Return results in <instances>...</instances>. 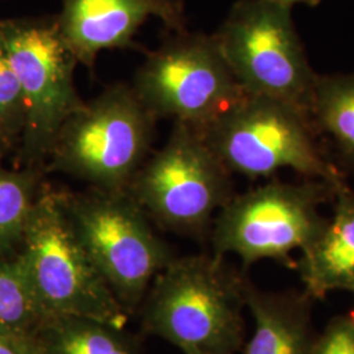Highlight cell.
<instances>
[{"label":"cell","mask_w":354,"mask_h":354,"mask_svg":"<svg viewBox=\"0 0 354 354\" xmlns=\"http://www.w3.org/2000/svg\"><path fill=\"white\" fill-rule=\"evenodd\" d=\"M245 281L225 257H174L140 304L143 330L183 354H236L244 345Z\"/></svg>","instance_id":"6da1fadb"},{"label":"cell","mask_w":354,"mask_h":354,"mask_svg":"<svg viewBox=\"0 0 354 354\" xmlns=\"http://www.w3.org/2000/svg\"><path fill=\"white\" fill-rule=\"evenodd\" d=\"M19 256L44 317H84L125 327L127 314L79 239L64 192L44 183Z\"/></svg>","instance_id":"7a4b0ae2"},{"label":"cell","mask_w":354,"mask_h":354,"mask_svg":"<svg viewBox=\"0 0 354 354\" xmlns=\"http://www.w3.org/2000/svg\"><path fill=\"white\" fill-rule=\"evenodd\" d=\"M156 121L133 86L112 84L66 120L45 171L80 178L91 188L127 190L149 156Z\"/></svg>","instance_id":"3957f363"},{"label":"cell","mask_w":354,"mask_h":354,"mask_svg":"<svg viewBox=\"0 0 354 354\" xmlns=\"http://www.w3.org/2000/svg\"><path fill=\"white\" fill-rule=\"evenodd\" d=\"M315 131L311 117L297 106L244 93L198 133L231 174L261 178L289 168L308 178L342 183Z\"/></svg>","instance_id":"277c9868"},{"label":"cell","mask_w":354,"mask_h":354,"mask_svg":"<svg viewBox=\"0 0 354 354\" xmlns=\"http://www.w3.org/2000/svg\"><path fill=\"white\" fill-rule=\"evenodd\" d=\"M73 226L127 315L137 311L152 281L175 257L127 190L64 192Z\"/></svg>","instance_id":"5b68a950"},{"label":"cell","mask_w":354,"mask_h":354,"mask_svg":"<svg viewBox=\"0 0 354 354\" xmlns=\"http://www.w3.org/2000/svg\"><path fill=\"white\" fill-rule=\"evenodd\" d=\"M0 33L26 99L16 167L44 168L66 120L83 105L74 82L75 55L57 15L0 20Z\"/></svg>","instance_id":"8992f818"},{"label":"cell","mask_w":354,"mask_h":354,"mask_svg":"<svg viewBox=\"0 0 354 354\" xmlns=\"http://www.w3.org/2000/svg\"><path fill=\"white\" fill-rule=\"evenodd\" d=\"M127 193L160 227L203 236L234 197L231 172L184 122H174L165 146L142 165Z\"/></svg>","instance_id":"52a82bcc"},{"label":"cell","mask_w":354,"mask_h":354,"mask_svg":"<svg viewBox=\"0 0 354 354\" xmlns=\"http://www.w3.org/2000/svg\"><path fill=\"white\" fill-rule=\"evenodd\" d=\"M214 37L245 93L288 102L311 117L317 74L291 8L272 0H238Z\"/></svg>","instance_id":"ba28073f"},{"label":"cell","mask_w":354,"mask_h":354,"mask_svg":"<svg viewBox=\"0 0 354 354\" xmlns=\"http://www.w3.org/2000/svg\"><path fill=\"white\" fill-rule=\"evenodd\" d=\"M342 183H270L234 196L213 222L215 256L235 254L244 266L264 259L294 266L291 253L304 252L317 241L328 221L319 206L333 197Z\"/></svg>","instance_id":"9c48e42d"},{"label":"cell","mask_w":354,"mask_h":354,"mask_svg":"<svg viewBox=\"0 0 354 354\" xmlns=\"http://www.w3.org/2000/svg\"><path fill=\"white\" fill-rule=\"evenodd\" d=\"M156 120L201 131L245 93L214 35L171 32L140 64L131 84Z\"/></svg>","instance_id":"30bf717a"},{"label":"cell","mask_w":354,"mask_h":354,"mask_svg":"<svg viewBox=\"0 0 354 354\" xmlns=\"http://www.w3.org/2000/svg\"><path fill=\"white\" fill-rule=\"evenodd\" d=\"M150 17L169 32L187 29L183 0H62L57 15L77 64L91 71L102 51L137 49L134 37Z\"/></svg>","instance_id":"8fae6325"},{"label":"cell","mask_w":354,"mask_h":354,"mask_svg":"<svg viewBox=\"0 0 354 354\" xmlns=\"http://www.w3.org/2000/svg\"><path fill=\"white\" fill-rule=\"evenodd\" d=\"M245 307L253 319V333L243 354H314L310 306L294 294L264 292L245 281Z\"/></svg>","instance_id":"7c38bea8"},{"label":"cell","mask_w":354,"mask_h":354,"mask_svg":"<svg viewBox=\"0 0 354 354\" xmlns=\"http://www.w3.org/2000/svg\"><path fill=\"white\" fill-rule=\"evenodd\" d=\"M335 198L332 219L301 263L307 292L320 299L333 290L354 292V194L342 183Z\"/></svg>","instance_id":"4fadbf2b"},{"label":"cell","mask_w":354,"mask_h":354,"mask_svg":"<svg viewBox=\"0 0 354 354\" xmlns=\"http://www.w3.org/2000/svg\"><path fill=\"white\" fill-rule=\"evenodd\" d=\"M33 340L41 354H142L138 337L125 327L92 317H45Z\"/></svg>","instance_id":"5bb4252c"},{"label":"cell","mask_w":354,"mask_h":354,"mask_svg":"<svg viewBox=\"0 0 354 354\" xmlns=\"http://www.w3.org/2000/svg\"><path fill=\"white\" fill-rule=\"evenodd\" d=\"M311 120L317 130L333 140L344 160L354 168V73L317 74Z\"/></svg>","instance_id":"9a60e30c"},{"label":"cell","mask_w":354,"mask_h":354,"mask_svg":"<svg viewBox=\"0 0 354 354\" xmlns=\"http://www.w3.org/2000/svg\"><path fill=\"white\" fill-rule=\"evenodd\" d=\"M46 175L44 168L37 167L8 169L0 158V257L19 252L26 222Z\"/></svg>","instance_id":"2e32d148"},{"label":"cell","mask_w":354,"mask_h":354,"mask_svg":"<svg viewBox=\"0 0 354 354\" xmlns=\"http://www.w3.org/2000/svg\"><path fill=\"white\" fill-rule=\"evenodd\" d=\"M44 319L19 253L0 257V335L33 337Z\"/></svg>","instance_id":"e0dca14e"},{"label":"cell","mask_w":354,"mask_h":354,"mask_svg":"<svg viewBox=\"0 0 354 354\" xmlns=\"http://www.w3.org/2000/svg\"><path fill=\"white\" fill-rule=\"evenodd\" d=\"M26 99L0 33V158L16 152L26 125Z\"/></svg>","instance_id":"ac0fdd59"},{"label":"cell","mask_w":354,"mask_h":354,"mask_svg":"<svg viewBox=\"0 0 354 354\" xmlns=\"http://www.w3.org/2000/svg\"><path fill=\"white\" fill-rule=\"evenodd\" d=\"M314 354H354V322L337 319L319 339Z\"/></svg>","instance_id":"d6986e66"},{"label":"cell","mask_w":354,"mask_h":354,"mask_svg":"<svg viewBox=\"0 0 354 354\" xmlns=\"http://www.w3.org/2000/svg\"><path fill=\"white\" fill-rule=\"evenodd\" d=\"M30 337H11L0 335V354H28Z\"/></svg>","instance_id":"ffe728a7"},{"label":"cell","mask_w":354,"mask_h":354,"mask_svg":"<svg viewBox=\"0 0 354 354\" xmlns=\"http://www.w3.org/2000/svg\"><path fill=\"white\" fill-rule=\"evenodd\" d=\"M272 1L279 3L281 6L292 8L294 6H298V4L307 6V7H317V4H319L322 0H272Z\"/></svg>","instance_id":"44dd1931"},{"label":"cell","mask_w":354,"mask_h":354,"mask_svg":"<svg viewBox=\"0 0 354 354\" xmlns=\"http://www.w3.org/2000/svg\"><path fill=\"white\" fill-rule=\"evenodd\" d=\"M28 354H41L39 349L37 348V345H36V342L33 340V337H30V340H29V345H28Z\"/></svg>","instance_id":"7402d4cb"}]
</instances>
